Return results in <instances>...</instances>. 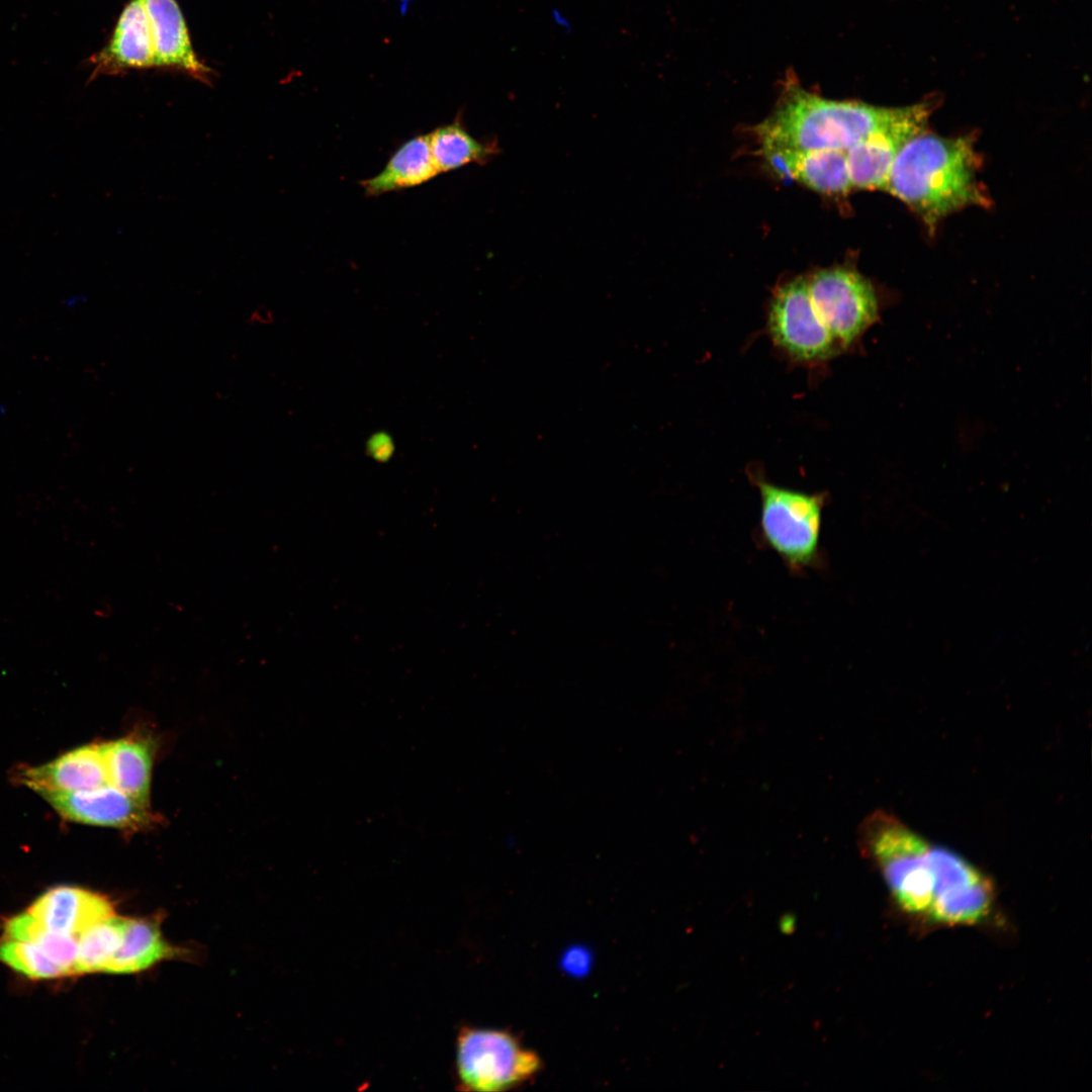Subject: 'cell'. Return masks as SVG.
<instances>
[{
  "label": "cell",
  "mask_w": 1092,
  "mask_h": 1092,
  "mask_svg": "<svg viewBox=\"0 0 1092 1092\" xmlns=\"http://www.w3.org/2000/svg\"><path fill=\"white\" fill-rule=\"evenodd\" d=\"M978 164L971 136L944 138L923 131L898 153L886 191L933 231L957 210L987 204L977 178Z\"/></svg>",
  "instance_id": "cell-1"
},
{
  "label": "cell",
  "mask_w": 1092,
  "mask_h": 1092,
  "mask_svg": "<svg viewBox=\"0 0 1092 1092\" xmlns=\"http://www.w3.org/2000/svg\"><path fill=\"white\" fill-rule=\"evenodd\" d=\"M901 107L831 100L790 82L755 131L762 149H848L891 123Z\"/></svg>",
  "instance_id": "cell-2"
},
{
  "label": "cell",
  "mask_w": 1092,
  "mask_h": 1092,
  "mask_svg": "<svg viewBox=\"0 0 1092 1092\" xmlns=\"http://www.w3.org/2000/svg\"><path fill=\"white\" fill-rule=\"evenodd\" d=\"M861 851L880 869L897 904L925 915L933 898L929 844L895 816L876 811L858 828Z\"/></svg>",
  "instance_id": "cell-3"
},
{
  "label": "cell",
  "mask_w": 1092,
  "mask_h": 1092,
  "mask_svg": "<svg viewBox=\"0 0 1092 1092\" xmlns=\"http://www.w3.org/2000/svg\"><path fill=\"white\" fill-rule=\"evenodd\" d=\"M760 496V533L793 572L816 566L820 559L824 493L783 487L751 474Z\"/></svg>",
  "instance_id": "cell-4"
},
{
  "label": "cell",
  "mask_w": 1092,
  "mask_h": 1092,
  "mask_svg": "<svg viewBox=\"0 0 1092 1092\" xmlns=\"http://www.w3.org/2000/svg\"><path fill=\"white\" fill-rule=\"evenodd\" d=\"M540 1057L506 1029L461 1026L456 1036L454 1076L459 1090L507 1091L530 1081Z\"/></svg>",
  "instance_id": "cell-5"
},
{
  "label": "cell",
  "mask_w": 1092,
  "mask_h": 1092,
  "mask_svg": "<svg viewBox=\"0 0 1092 1092\" xmlns=\"http://www.w3.org/2000/svg\"><path fill=\"white\" fill-rule=\"evenodd\" d=\"M806 280L811 301L836 344L850 347L880 321L882 305L877 290L857 271L823 269Z\"/></svg>",
  "instance_id": "cell-6"
},
{
  "label": "cell",
  "mask_w": 1092,
  "mask_h": 1092,
  "mask_svg": "<svg viewBox=\"0 0 1092 1092\" xmlns=\"http://www.w3.org/2000/svg\"><path fill=\"white\" fill-rule=\"evenodd\" d=\"M768 331L777 346L800 361L823 360L836 347L811 301L804 278L790 281L777 290L769 306Z\"/></svg>",
  "instance_id": "cell-7"
},
{
  "label": "cell",
  "mask_w": 1092,
  "mask_h": 1092,
  "mask_svg": "<svg viewBox=\"0 0 1092 1092\" xmlns=\"http://www.w3.org/2000/svg\"><path fill=\"white\" fill-rule=\"evenodd\" d=\"M930 113L928 102L902 106L891 123L848 149L846 161L852 187L887 190L898 153L908 141L925 131Z\"/></svg>",
  "instance_id": "cell-8"
},
{
  "label": "cell",
  "mask_w": 1092,
  "mask_h": 1092,
  "mask_svg": "<svg viewBox=\"0 0 1092 1092\" xmlns=\"http://www.w3.org/2000/svg\"><path fill=\"white\" fill-rule=\"evenodd\" d=\"M38 794L65 819L87 825L140 831L155 824L157 817L110 784L77 792Z\"/></svg>",
  "instance_id": "cell-9"
},
{
  "label": "cell",
  "mask_w": 1092,
  "mask_h": 1092,
  "mask_svg": "<svg viewBox=\"0 0 1092 1092\" xmlns=\"http://www.w3.org/2000/svg\"><path fill=\"white\" fill-rule=\"evenodd\" d=\"M91 80L99 75L156 67V55L144 0H130L107 44L92 58Z\"/></svg>",
  "instance_id": "cell-10"
},
{
  "label": "cell",
  "mask_w": 1092,
  "mask_h": 1092,
  "mask_svg": "<svg viewBox=\"0 0 1092 1092\" xmlns=\"http://www.w3.org/2000/svg\"><path fill=\"white\" fill-rule=\"evenodd\" d=\"M28 912L49 929L76 937L114 914L107 898L73 886L48 890L31 904Z\"/></svg>",
  "instance_id": "cell-11"
},
{
  "label": "cell",
  "mask_w": 1092,
  "mask_h": 1092,
  "mask_svg": "<svg viewBox=\"0 0 1092 1092\" xmlns=\"http://www.w3.org/2000/svg\"><path fill=\"white\" fill-rule=\"evenodd\" d=\"M20 780L35 793L77 792L106 785L108 778L101 743L84 745L51 762L25 768Z\"/></svg>",
  "instance_id": "cell-12"
},
{
  "label": "cell",
  "mask_w": 1092,
  "mask_h": 1092,
  "mask_svg": "<svg viewBox=\"0 0 1092 1092\" xmlns=\"http://www.w3.org/2000/svg\"><path fill=\"white\" fill-rule=\"evenodd\" d=\"M152 31L156 67L174 68L202 82L210 70L196 56L176 0H144Z\"/></svg>",
  "instance_id": "cell-13"
},
{
  "label": "cell",
  "mask_w": 1092,
  "mask_h": 1092,
  "mask_svg": "<svg viewBox=\"0 0 1092 1092\" xmlns=\"http://www.w3.org/2000/svg\"><path fill=\"white\" fill-rule=\"evenodd\" d=\"M781 175L825 194H844L852 189L846 152L838 150L762 149Z\"/></svg>",
  "instance_id": "cell-14"
},
{
  "label": "cell",
  "mask_w": 1092,
  "mask_h": 1092,
  "mask_svg": "<svg viewBox=\"0 0 1092 1092\" xmlns=\"http://www.w3.org/2000/svg\"><path fill=\"white\" fill-rule=\"evenodd\" d=\"M101 748L108 784L150 807L154 743L146 736L130 735L101 743Z\"/></svg>",
  "instance_id": "cell-15"
},
{
  "label": "cell",
  "mask_w": 1092,
  "mask_h": 1092,
  "mask_svg": "<svg viewBox=\"0 0 1092 1092\" xmlns=\"http://www.w3.org/2000/svg\"><path fill=\"white\" fill-rule=\"evenodd\" d=\"M439 174L430 149L428 134L403 143L375 176L362 182L369 195L419 186Z\"/></svg>",
  "instance_id": "cell-16"
},
{
  "label": "cell",
  "mask_w": 1092,
  "mask_h": 1092,
  "mask_svg": "<svg viewBox=\"0 0 1092 1092\" xmlns=\"http://www.w3.org/2000/svg\"><path fill=\"white\" fill-rule=\"evenodd\" d=\"M176 953L177 949L170 946L162 937L159 924L154 919L127 918L122 941L104 972L111 974L140 972Z\"/></svg>",
  "instance_id": "cell-17"
},
{
  "label": "cell",
  "mask_w": 1092,
  "mask_h": 1092,
  "mask_svg": "<svg viewBox=\"0 0 1092 1092\" xmlns=\"http://www.w3.org/2000/svg\"><path fill=\"white\" fill-rule=\"evenodd\" d=\"M428 138L439 173L471 163L485 164L500 151L495 140L484 142L471 135L461 120L436 128Z\"/></svg>",
  "instance_id": "cell-18"
},
{
  "label": "cell",
  "mask_w": 1092,
  "mask_h": 1092,
  "mask_svg": "<svg viewBox=\"0 0 1092 1092\" xmlns=\"http://www.w3.org/2000/svg\"><path fill=\"white\" fill-rule=\"evenodd\" d=\"M6 937L26 941L38 947L67 976L76 973L78 937L53 931L28 911L13 916L5 923Z\"/></svg>",
  "instance_id": "cell-19"
},
{
  "label": "cell",
  "mask_w": 1092,
  "mask_h": 1092,
  "mask_svg": "<svg viewBox=\"0 0 1092 1092\" xmlns=\"http://www.w3.org/2000/svg\"><path fill=\"white\" fill-rule=\"evenodd\" d=\"M994 900V887L984 875L963 891L933 901L926 916L945 925L974 924L989 914Z\"/></svg>",
  "instance_id": "cell-20"
},
{
  "label": "cell",
  "mask_w": 1092,
  "mask_h": 1092,
  "mask_svg": "<svg viewBox=\"0 0 1092 1092\" xmlns=\"http://www.w3.org/2000/svg\"><path fill=\"white\" fill-rule=\"evenodd\" d=\"M126 924L127 918L113 914L80 934L76 973L104 972L122 941Z\"/></svg>",
  "instance_id": "cell-21"
},
{
  "label": "cell",
  "mask_w": 1092,
  "mask_h": 1092,
  "mask_svg": "<svg viewBox=\"0 0 1092 1092\" xmlns=\"http://www.w3.org/2000/svg\"><path fill=\"white\" fill-rule=\"evenodd\" d=\"M927 859L933 882L932 901L964 890L984 875L966 858L945 847L929 845Z\"/></svg>",
  "instance_id": "cell-22"
},
{
  "label": "cell",
  "mask_w": 1092,
  "mask_h": 1092,
  "mask_svg": "<svg viewBox=\"0 0 1092 1092\" xmlns=\"http://www.w3.org/2000/svg\"><path fill=\"white\" fill-rule=\"evenodd\" d=\"M0 961L30 979H53L66 973L32 943L6 937L0 941Z\"/></svg>",
  "instance_id": "cell-23"
},
{
  "label": "cell",
  "mask_w": 1092,
  "mask_h": 1092,
  "mask_svg": "<svg viewBox=\"0 0 1092 1092\" xmlns=\"http://www.w3.org/2000/svg\"><path fill=\"white\" fill-rule=\"evenodd\" d=\"M589 953L583 948L573 947L569 949L563 960L564 970L573 975H582L589 967Z\"/></svg>",
  "instance_id": "cell-24"
},
{
  "label": "cell",
  "mask_w": 1092,
  "mask_h": 1092,
  "mask_svg": "<svg viewBox=\"0 0 1092 1092\" xmlns=\"http://www.w3.org/2000/svg\"><path fill=\"white\" fill-rule=\"evenodd\" d=\"M399 2L400 12L404 15L407 11L408 5L413 0H397Z\"/></svg>",
  "instance_id": "cell-25"
}]
</instances>
